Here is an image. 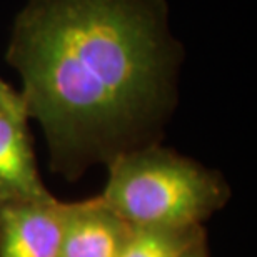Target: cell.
Instances as JSON below:
<instances>
[{
  "instance_id": "1",
  "label": "cell",
  "mask_w": 257,
  "mask_h": 257,
  "mask_svg": "<svg viewBox=\"0 0 257 257\" xmlns=\"http://www.w3.org/2000/svg\"><path fill=\"white\" fill-rule=\"evenodd\" d=\"M5 59L22 79L20 97L42 127L54 171L77 179L159 142L184 50L166 0H27Z\"/></svg>"
},
{
  "instance_id": "2",
  "label": "cell",
  "mask_w": 257,
  "mask_h": 257,
  "mask_svg": "<svg viewBox=\"0 0 257 257\" xmlns=\"http://www.w3.org/2000/svg\"><path fill=\"white\" fill-rule=\"evenodd\" d=\"M105 166L109 177L100 197L132 229L204 227L230 199L219 171L159 142L122 152Z\"/></svg>"
},
{
  "instance_id": "3",
  "label": "cell",
  "mask_w": 257,
  "mask_h": 257,
  "mask_svg": "<svg viewBox=\"0 0 257 257\" xmlns=\"http://www.w3.org/2000/svg\"><path fill=\"white\" fill-rule=\"evenodd\" d=\"M69 202L0 205V257H60Z\"/></svg>"
},
{
  "instance_id": "4",
  "label": "cell",
  "mask_w": 257,
  "mask_h": 257,
  "mask_svg": "<svg viewBox=\"0 0 257 257\" xmlns=\"http://www.w3.org/2000/svg\"><path fill=\"white\" fill-rule=\"evenodd\" d=\"M52 197L35 161L25 105L0 110V205L44 202Z\"/></svg>"
},
{
  "instance_id": "5",
  "label": "cell",
  "mask_w": 257,
  "mask_h": 257,
  "mask_svg": "<svg viewBox=\"0 0 257 257\" xmlns=\"http://www.w3.org/2000/svg\"><path fill=\"white\" fill-rule=\"evenodd\" d=\"M131 232L100 195L69 202L60 257H120Z\"/></svg>"
},
{
  "instance_id": "6",
  "label": "cell",
  "mask_w": 257,
  "mask_h": 257,
  "mask_svg": "<svg viewBox=\"0 0 257 257\" xmlns=\"http://www.w3.org/2000/svg\"><path fill=\"white\" fill-rule=\"evenodd\" d=\"M204 227L192 230L132 229L120 257H184Z\"/></svg>"
},
{
  "instance_id": "7",
  "label": "cell",
  "mask_w": 257,
  "mask_h": 257,
  "mask_svg": "<svg viewBox=\"0 0 257 257\" xmlns=\"http://www.w3.org/2000/svg\"><path fill=\"white\" fill-rule=\"evenodd\" d=\"M24 105V100L20 97V92H17L12 85L0 79V110L10 109V107Z\"/></svg>"
},
{
  "instance_id": "8",
  "label": "cell",
  "mask_w": 257,
  "mask_h": 257,
  "mask_svg": "<svg viewBox=\"0 0 257 257\" xmlns=\"http://www.w3.org/2000/svg\"><path fill=\"white\" fill-rule=\"evenodd\" d=\"M184 257H209V244H207V234L200 232L199 237L194 240V244L189 247Z\"/></svg>"
}]
</instances>
